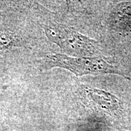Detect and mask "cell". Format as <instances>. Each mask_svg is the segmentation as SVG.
<instances>
[{"label":"cell","mask_w":131,"mask_h":131,"mask_svg":"<svg viewBox=\"0 0 131 131\" xmlns=\"http://www.w3.org/2000/svg\"><path fill=\"white\" fill-rule=\"evenodd\" d=\"M47 37L64 55L73 57H93L98 53L97 42L73 29L58 24H42Z\"/></svg>","instance_id":"6da1fadb"},{"label":"cell","mask_w":131,"mask_h":131,"mask_svg":"<svg viewBox=\"0 0 131 131\" xmlns=\"http://www.w3.org/2000/svg\"><path fill=\"white\" fill-rule=\"evenodd\" d=\"M45 69H64L76 76L115 73L123 75L115 67L100 57H73L63 53L49 54L44 60Z\"/></svg>","instance_id":"7a4b0ae2"},{"label":"cell","mask_w":131,"mask_h":131,"mask_svg":"<svg viewBox=\"0 0 131 131\" xmlns=\"http://www.w3.org/2000/svg\"><path fill=\"white\" fill-rule=\"evenodd\" d=\"M88 97L98 109L111 116L121 114L123 107L117 96L102 90L91 89L88 91Z\"/></svg>","instance_id":"3957f363"},{"label":"cell","mask_w":131,"mask_h":131,"mask_svg":"<svg viewBox=\"0 0 131 131\" xmlns=\"http://www.w3.org/2000/svg\"><path fill=\"white\" fill-rule=\"evenodd\" d=\"M112 21L118 27L125 28L131 26V6L130 5L120 6L113 15Z\"/></svg>","instance_id":"277c9868"},{"label":"cell","mask_w":131,"mask_h":131,"mask_svg":"<svg viewBox=\"0 0 131 131\" xmlns=\"http://www.w3.org/2000/svg\"><path fill=\"white\" fill-rule=\"evenodd\" d=\"M12 46V37L9 34L0 29V55H3Z\"/></svg>","instance_id":"5b68a950"},{"label":"cell","mask_w":131,"mask_h":131,"mask_svg":"<svg viewBox=\"0 0 131 131\" xmlns=\"http://www.w3.org/2000/svg\"><path fill=\"white\" fill-rule=\"evenodd\" d=\"M1 114H2V111H1V109L0 108V115H1Z\"/></svg>","instance_id":"8992f818"}]
</instances>
